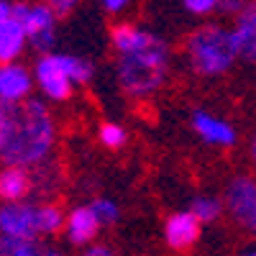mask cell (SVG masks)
Listing matches in <instances>:
<instances>
[{"instance_id": "obj_24", "label": "cell", "mask_w": 256, "mask_h": 256, "mask_svg": "<svg viewBox=\"0 0 256 256\" xmlns=\"http://www.w3.org/2000/svg\"><path fill=\"white\" fill-rule=\"evenodd\" d=\"M49 8L54 10V16H67L77 8L74 0H54V3H49Z\"/></svg>"}, {"instance_id": "obj_4", "label": "cell", "mask_w": 256, "mask_h": 256, "mask_svg": "<svg viewBox=\"0 0 256 256\" xmlns=\"http://www.w3.org/2000/svg\"><path fill=\"white\" fill-rule=\"evenodd\" d=\"M13 18L24 24L26 38L38 52H49L54 44V10L46 6H28V3H13Z\"/></svg>"}, {"instance_id": "obj_28", "label": "cell", "mask_w": 256, "mask_h": 256, "mask_svg": "<svg viewBox=\"0 0 256 256\" xmlns=\"http://www.w3.org/2000/svg\"><path fill=\"white\" fill-rule=\"evenodd\" d=\"M82 256H113V251H110L108 246H90Z\"/></svg>"}, {"instance_id": "obj_21", "label": "cell", "mask_w": 256, "mask_h": 256, "mask_svg": "<svg viewBox=\"0 0 256 256\" xmlns=\"http://www.w3.org/2000/svg\"><path fill=\"white\" fill-rule=\"evenodd\" d=\"M100 141L108 148H118V146L126 144V131L116 123H102L100 126Z\"/></svg>"}, {"instance_id": "obj_17", "label": "cell", "mask_w": 256, "mask_h": 256, "mask_svg": "<svg viewBox=\"0 0 256 256\" xmlns=\"http://www.w3.org/2000/svg\"><path fill=\"white\" fill-rule=\"evenodd\" d=\"M36 218H38V233H46V236L62 230L64 226V216L56 205H38Z\"/></svg>"}, {"instance_id": "obj_8", "label": "cell", "mask_w": 256, "mask_h": 256, "mask_svg": "<svg viewBox=\"0 0 256 256\" xmlns=\"http://www.w3.org/2000/svg\"><path fill=\"white\" fill-rule=\"evenodd\" d=\"M230 38H233L236 56H241L246 62H256V3L244 8L236 28L230 31Z\"/></svg>"}, {"instance_id": "obj_10", "label": "cell", "mask_w": 256, "mask_h": 256, "mask_svg": "<svg viewBox=\"0 0 256 256\" xmlns=\"http://www.w3.org/2000/svg\"><path fill=\"white\" fill-rule=\"evenodd\" d=\"M164 238L172 248L184 251L200 238V220L192 212H174L164 226Z\"/></svg>"}, {"instance_id": "obj_9", "label": "cell", "mask_w": 256, "mask_h": 256, "mask_svg": "<svg viewBox=\"0 0 256 256\" xmlns=\"http://www.w3.org/2000/svg\"><path fill=\"white\" fill-rule=\"evenodd\" d=\"M31 92V74L18 64H0V102H24Z\"/></svg>"}, {"instance_id": "obj_19", "label": "cell", "mask_w": 256, "mask_h": 256, "mask_svg": "<svg viewBox=\"0 0 256 256\" xmlns=\"http://www.w3.org/2000/svg\"><path fill=\"white\" fill-rule=\"evenodd\" d=\"M62 64H64V70H67V77L74 82H88L92 77V67H90V62H84L80 56H72V54H62Z\"/></svg>"}, {"instance_id": "obj_7", "label": "cell", "mask_w": 256, "mask_h": 256, "mask_svg": "<svg viewBox=\"0 0 256 256\" xmlns=\"http://www.w3.org/2000/svg\"><path fill=\"white\" fill-rule=\"evenodd\" d=\"M36 80L52 100H67L72 92V80L62 64V54H46L36 64Z\"/></svg>"}, {"instance_id": "obj_5", "label": "cell", "mask_w": 256, "mask_h": 256, "mask_svg": "<svg viewBox=\"0 0 256 256\" xmlns=\"http://www.w3.org/2000/svg\"><path fill=\"white\" fill-rule=\"evenodd\" d=\"M38 205L31 202H3L0 205V236L16 241H36L38 236Z\"/></svg>"}, {"instance_id": "obj_15", "label": "cell", "mask_w": 256, "mask_h": 256, "mask_svg": "<svg viewBox=\"0 0 256 256\" xmlns=\"http://www.w3.org/2000/svg\"><path fill=\"white\" fill-rule=\"evenodd\" d=\"M0 256H62V254L49 246H38L36 241H16L0 236Z\"/></svg>"}, {"instance_id": "obj_27", "label": "cell", "mask_w": 256, "mask_h": 256, "mask_svg": "<svg viewBox=\"0 0 256 256\" xmlns=\"http://www.w3.org/2000/svg\"><path fill=\"white\" fill-rule=\"evenodd\" d=\"M102 8L108 13H120V10H126V3H123V0H105Z\"/></svg>"}, {"instance_id": "obj_13", "label": "cell", "mask_w": 256, "mask_h": 256, "mask_svg": "<svg viewBox=\"0 0 256 256\" xmlns=\"http://www.w3.org/2000/svg\"><path fill=\"white\" fill-rule=\"evenodd\" d=\"M28 190H31V177L24 166H6L0 172V200L18 202L28 195Z\"/></svg>"}, {"instance_id": "obj_22", "label": "cell", "mask_w": 256, "mask_h": 256, "mask_svg": "<svg viewBox=\"0 0 256 256\" xmlns=\"http://www.w3.org/2000/svg\"><path fill=\"white\" fill-rule=\"evenodd\" d=\"M10 116H13V102H0V154H3L10 136Z\"/></svg>"}, {"instance_id": "obj_25", "label": "cell", "mask_w": 256, "mask_h": 256, "mask_svg": "<svg viewBox=\"0 0 256 256\" xmlns=\"http://www.w3.org/2000/svg\"><path fill=\"white\" fill-rule=\"evenodd\" d=\"M10 18H13V3H6V0H0V28H3Z\"/></svg>"}, {"instance_id": "obj_6", "label": "cell", "mask_w": 256, "mask_h": 256, "mask_svg": "<svg viewBox=\"0 0 256 256\" xmlns=\"http://www.w3.org/2000/svg\"><path fill=\"white\" fill-rule=\"evenodd\" d=\"M226 200L233 220L256 233V182L251 177H236L226 190Z\"/></svg>"}, {"instance_id": "obj_23", "label": "cell", "mask_w": 256, "mask_h": 256, "mask_svg": "<svg viewBox=\"0 0 256 256\" xmlns=\"http://www.w3.org/2000/svg\"><path fill=\"white\" fill-rule=\"evenodd\" d=\"M212 8H218L216 0H187L184 3V10L190 13H210Z\"/></svg>"}, {"instance_id": "obj_30", "label": "cell", "mask_w": 256, "mask_h": 256, "mask_svg": "<svg viewBox=\"0 0 256 256\" xmlns=\"http://www.w3.org/2000/svg\"><path fill=\"white\" fill-rule=\"evenodd\" d=\"M244 256H256V251H248V254H244Z\"/></svg>"}, {"instance_id": "obj_14", "label": "cell", "mask_w": 256, "mask_h": 256, "mask_svg": "<svg viewBox=\"0 0 256 256\" xmlns=\"http://www.w3.org/2000/svg\"><path fill=\"white\" fill-rule=\"evenodd\" d=\"M26 31L18 18H10L8 24L0 28V64H13V59L24 52L26 44Z\"/></svg>"}, {"instance_id": "obj_29", "label": "cell", "mask_w": 256, "mask_h": 256, "mask_svg": "<svg viewBox=\"0 0 256 256\" xmlns=\"http://www.w3.org/2000/svg\"><path fill=\"white\" fill-rule=\"evenodd\" d=\"M251 159H254V164H256V136H254V141H251Z\"/></svg>"}, {"instance_id": "obj_2", "label": "cell", "mask_w": 256, "mask_h": 256, "mask_svg": "<svg viewBox=\"0 0 256 256\" xmlns=\"http://www.w3.org/2000/svg\"><path fill=\"white\" fill-rule=\"evenodd\" d=\"M169 70V46L154 34H144V41L131 52L118 59V82L120 88L134 95V98H146L156 92Z\"/></svg>"}, {"instance_id": "obj_26", "label": "cell", "mask_w": 256, "mask_h": 256, "mask_svg": "<svg viewBox=\"0 0 256 256\" xmlns=\"http://www.w3.org/2000/svg\"><path fill=\"white\" fill-rule=\"evenodd\" d=\"M220 8L226 10V13H244V8H246V3H241V0H226V3H220Z\"/></svg>"}, {"instance_id": "obj_3", "label": "cell", "mask_w": 256, "mask_h": 256, "mask_svg": "<svg viewBox=\"0 0 256 256\" xmlns=\"http://www.w3.org/2000/svg\"><path fill=\"white\" fill-rule=\"evenodd\" d=\"M187 54L192 59V67L205 77L223 74L233 59H236V49H233L230 31L220 26H202L187 41Z\"/></svg>"}, {"instance_id": "obj_20", "label": "cell", "mask_w": 256, "mask_h": 256, "mask_svg": "<svg viewBox=\"0 0 256 256\" xmlns=\"http://www.w3.org/2000/svg\"><path fill=\"white\" fill-rule=\"evenodd\" d=\"M90 208H92V212L98 216L100 226H110V223H116V220H118V205H116L113 200L100 198V200H95Z\"/></svg>"}, {"instance_id": "obj_11", "label": "cell", "mask_w": 256, "mask_h": 256, "mask_svg": "<svg viewBox=\"0 0 256 256\" xmlns=\"http://www.w3.org/2000/svg\"><path fill=\"white\" fill-rule=\"evenodd\" d=\"M192 126H195V131L208 144H218V146H233L236 144V131H233L228 123H223L220 118L210 116V113L198 110L195 116H192Z\"/></svg>"}, {"instance_id": "obj_16", "label": "cell", "mask_w": 256, "mask_h": 256, "mask_svg": "<svg viewBox=\"0 0 256 256\" xmlns=\"http://www.w3.org/2000/svg\"><path fill=\"white\" fill-rule=\"evenodd\" d=\"M144 34L146 31H141V28H136V26H131V24H118V26H113V31H110V36H113V46L118 49V54L123 56V54H131L141 41H144Z\"/></svg>"}, {"instance_id": "obj_18", "label": "cell", "mask_w": 256, "mask_h": 256, "mask_svg": "<svg viewBox=\"0 0 256 256\" xmlns=\"http://www.w3.org/2000/svg\"><path fill=\"white\" fill-rule=\"evenodd\" d=\"M190 212L195 216L200 223H212L218 216H220V202L216 200V198H195L192 200V208H190Z\"/></svg>"}, {"instance_id": "obj_1", "label": "cell", "mask_w": 256, "mask_h": 256, "mask_svg": "<svg viewBox=\"0 0 256 256\" xmlns=\"http://www.w3.org/2000/svg\"><path fill=\"white\" fill-rule=\"evenodd\" d=\"M54 146V120L44 102L24 100L13 102L10 116V136L0 159L8 166H28L41 164Z\"/></svg>"}, {"instance_id": "obj_12", "label": "cell", "mask_w": 256, "mask_h": 256, "mask_svg": "<svg viewBox=\"0 0 256 256\" xmlns=\"http://www.w3.org/2000/svg\"><path fill=\"white\" fill-rule=\"evenodd\" d=\"M100 220L92 212V208H74L67 218V236L74 246H82L98 236Z\"/></svg>"}]
</instances>
